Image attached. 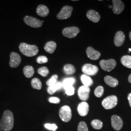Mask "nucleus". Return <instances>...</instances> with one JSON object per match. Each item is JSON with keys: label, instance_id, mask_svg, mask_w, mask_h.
Returning <instances> with one entry per match:
<instances>
[{"label": "nucleus", "instance_id": "obj_1", "mask_svg": "<svg viewBox=\"0 0 131 131\" xmlns=\"http://www.w3.org/2000/svg\"><path fill=\"white\" fill-rule=\"evenodd\" d=\"M14 116L10 110H5L0 121V131H11L14 127Z\"/></svg>", "mask_w": 131, "mask_h": 131}, {"label": "nucleus", "instance_id": "obj_2", "mask_svg": "<svg viewBox=\"0 0 131 131\" xmlns=\"http://www.w3.org/2000/svg\"><path fill=\"white\" fill-rule=\"evenodd\" d=\"M20 52L27 57H32L37 55L38 52V47L34 45H29L25 43H21L19 46Z\"/></svg>", "mask_w": 131, "mask_h": 131}, {"label": "nucleus", "instance_id": "obj_3", "mask_svg": "<svg viewBox=\"0 0 131 131\" xmlns=\"http://www.w3.org/2000/svg\"><path fill=\"white\" fill-rule=\"evenodd\" d=\"M59 117L63 122H70L72 117L71 110L70 107L67 105L62 106L59 111Z\"/></svg>", "mask_w": 131, "mask_h": 131}, {"label": "nucleus", "instance_id": "obj_4", "mask_svg": "<svg viewBox=\"0 0 131 131\" xmlns=\"http://www.w3.org/2000/svg\"><path fill=\"white\" fill-rule=\"evenodd\" d=\"M117 103V98L114 95L109 96L102 102V105L105 109H111L115 107Z\"/></svg>", "mask_w": 131, "mask_h": 131}, {"label": "nucleus", "instance_id": "obj_5", "mask_svg": "<svg viewBox=\"0 0 131 131\" xmlns=\"http://www.w3.org/2000/svg\"><path fill=\"white\" fill-rule=\"evenodd\" d=\"M100 65L103 70L109 72L115 68L117 65V63L116 60L113 59L102 60L100 62Z\"/></svg>", "mask_w": 131, "mask_h": 131}, {"label": "nucleus", "instance_id": "obj_6", "mask_svg": "<svg viewBox=\"0 0 131 131\" xmlns=\"http://www.w3.org/2000/svg\"><path fill=\"white\" fill-rule=\"evenodd\" d=\"M99 71V68L96 66L90 64H86L82 67V71L85 75L87 76H94Z\"/></svg>", "mask_w": 131, "mask_h": 131}, {"label": "nucleus", "instance_id": "obj_7", "mask_svg": "<svg viewBox=\"0 0 131 131\" xmlns=\"http://www.w3.org/2000/svg\"><path fill=\"white\" fill-rule=\"evenodd\" d=\"M24 21L28 26L33 28H39L42 26V21L31 16H26L24 18Z\"/></svg>", "mask_w": 131, "mask_h": 131}, {"label": "nucleus", "instance_id": "obj_8", "mask_svg": "<svg viewBox=\"0 0 131 131\" xmlns=\"http://www.w3.org/2000/svg\"><path fill=\"white\" fill-rule=\"evenodd\" d=\"M80 29L77 27L73 26L64 28L63 30L62 34L65 37L72 38L76 37L79 33Z\"/></svg>", "mask_w": 131, "mask_h": 131}, {"label": "nucleus", "instance_id": "obj_9", "mask_svg": "<svg viewBox=\"0 0 131 131\" xmlns=\"http://www.w3.org/2000/svg\"><path fill=\"white\" fill-rule=\"evenodd\" d=\"M72 11V7L68 5L65 6L62 8L60 12L58 14L57 18L59 19H68L71 16Z\"/></svg>", "mask_w": 131, "mask_h": 131}, {"label": "nucleus", "instance_id": "obj_10", "mask_svg": "<svg viewBox=\"0 0 131 131\" xmlns=\"http://www.w3.org/2000/svg\"><path fill=\"white\" fill-rule=\"evenodd\" d=\"M10 67L12 68H16L18 67L20 65L21 61L20 55L15 52H12L10 53Z\"/></svg>", "mask_w": 131, "mask_h": 131}, {"label": "nucleus", "instance_id": "obj_11", "mask_svg": "<svg viewBox=\"0 0 131 131\" xmlns=\"http://www.w3.org/2000/svg\"><path fill=\"white\" fill-rule=\"evenodd\" d=\"M90 92V89L89 87L84 85L80 87L78 91V94L79 98L82 101H86L89 97V93Z\"/></svg>", "mask_w": 131, "mask_h": 131}, {"label": "nucleus", "instance_id": "obj_12", "mask_svg": "<svg viewBox=\"0 0 131 131\" xmlns=\"http://www.w3.org/2000/svg\"><path fill=\"white\" fill-rule=\"evenodd\" d=\"M123 125V122L122 118L117 115H113L111 117V125L116 131L122 129Z\"/></svg>", "mask_w": 131, "mask_h": 131}, {"label": "nucleus", "instance_id": "obj_13", "mask_svg": "<svg viewBox=\"0 0 131 131\" xmlns=\"http://www.w3.org/2000/svg\"><path fill=\"white\" fill-rule=\"evenodd\" d=\"M113 11L114 13L119 15L122 13L124 9V5L121 0L112 1Z\"/></svg>", "mask_w": 131, "mask_h": 131}, {"label": "nucleus", "instance_id": "obj_14", "mask_svg": "<svg viewBox=\"0 0 131 131\" xmlns=\"http://www.w3.org/2000/svg\"><path fill=\"white\" fill-rule=\"evenodd\" d=\"M78 112L80 115L82 117L86 116L89 111V105L85 102L79 103L77 108Z\"/></svg>", "mask_w": 131, "mask_h": 131}, {"label": "nucleus", "instance_id": "obj_15", "mask_svg": "<svg viewBox=\"0 0 131 131\" xmlns=\"http://www.w3.org/2000/svg\"><path fill=\"white\" fill-rule=\"evenodd\" d=\"M125 39L124 34L122 31H119L116 33L114 38V43L117 47H120L123 44Z\"/></svg>", "mask_w": 131, "mask_h": 131}, {"label": "nucleus", "instance_id": "obj_16", "mask_svg": "<svg viewBox=\"0 0 131 131\" xmlns=\"http://www.w3.org/2000/svg\"><path fill=\"white\" fill-rule=\"evenodd\" d=\"M86 54L89 59L92 60H96L98 59L101 56V53L96 51L92 47H89L86 49Z\"/></svg>", "mask_w": 131, "mask_h": 131}, {"label": "nucleus", "instance_id": "obj_17", "mask_svg": "<svg viewBox=\"0 0 131 131\" xmlns=\"http://www.w3.org/2000/svg\"><path fill=\"white\" fill-rule=\"evenodd\" d=\"M86 17L90 20L93 23H98L101 19V16L97 12L93 10H90L87 13Z\"/></svg>", "mask_w": 131, "mask_h": 131}, {"label": "nucleus", "instance_id": "obj_18", "mask_svg": "<svg viewBox=\"0 0 131 131\" xmlns=\"http://www.w3.org/2000/svg\"><path fill=\"white\" fill-rule=\"evenodd\" d=\"M37 13L40 17H45L49 14V10L45 5H39L37 9Z\"/></svg>", "mask_w": 131, "mask_h": 131}, {"label": "nucleus", "instance_id": "obj_19", "mask_svg": "<svg viewBox=\"0 0 131 131\" xmlns=\"http://www.w3.org/2000/svg\"><path fill=\"white\" fill-rule=\"evenodd\" d=\"M104 80L106 84L112 88H115L118 84V80L110 76H106L104 77Z\"/></svg>", "mask_w": 131, "mask_h": 131}, {"label": "nucleus", "instance_id": "obj_20", "mask_svg": "<svg viewBox=\"0 0 131 131\" xmlns=\"http://www.w3.org/2000/svg\"><path fill=\"white\" fill-rule=\"evenodd\" d=\"M56 48V43L52 41L47 42L44 47L45 51L49 53H53L55 51Z\"/></svg>", "mask_w": 131, "mask_h": 131}, {"label": "nucleus", "instance_id": "obj_21", "mask_svg": "<svg viewBox=\"0 0 131 131\" xmlns=\"http://www.w3.org/2000/svg\"><path fill=\"white\" fill-rule=\"evenodd\" d=\"M62 87H63L62 83H61L60 82H57V83L54 85L48 87L47 89L48 93L50 95H52L56 91L61 89Z\"/></svg>", "mask_w": 131, "mask_h": 131}, {"label": "nucleus", "instance_id": "obj_22", "mask_svg": "<svg viewBox=\"0 0 131 131\" xmlns=\"http://www.w3.org/2000/svg\"><path fill=\"white\" fill-rule=\"evenodd\" d=\"M34 73H35V70L32 66H26L24 68V75L26 77L28 78L32 77L34 74Z\"/></svg>", "mask_w": 131, "mask_h": 131}, {"label": "nucleus", "instance_id": "obj_23", "mask_svg": "<svg viewBox=\"0 0 131 131\" xmlns=\"http://www.w3.org/2000/svg\"><path fill=\"white\" fill-rule=\"evenodd\" d=\"M81 80L84 85L89 87L91 86L93 84V81L92 79L87 75L83 74L82 75L81 77Z\"/></svg>", "mask_w": 131, "mask_h": 131}, {"label": "nucleus", "instance_id": "obj_24", "mask_svg": "<svg viewBox=\"0 0 131 131\" xmlns=\"http://www.w3.org/2000/svg\"><path fill=\"white\" fill-rule=\"evenodd\" d=\"M121 63L122 65L129 69H131V56H124L121 58Z\"/></svg>", "mask_w": 131, "mask_h": 131}, {"label": "nucleus", "instance_id": "obj_25", "mask_svg": "<svg viewBox=\"0 0 131 131\" xmlns=\"http://www.w3.org/2000/svg\"><path fill=\"white\" fill-rule=\"evenodd\" d=\"M64 72L67 75H72L76 71V69L74 66L71 64H66L64 67Z\"/></svg>", "mask_w": 131, "mask_h": 131}, {"label": "nucleus", "instance_id": "obj_26", "mask_svg": "<svg viewBox=\"0 0 131 131\" xmlns=\"http://www.w3.org/2000/svg\"><path fill=\"white\" fill-rule=\"evenodd\" d=\"M31 85L34 89L40 90L42 88V83L40 80L37 78H35L32 80Z\"/></svg>", "mask_w": 131, "mask_h": 131}, {"label": "nucleus", "instance_id": "obj_27", "mask_svg": "<svg viewBox=\"0 0 131 131\" xmlns=\"http://www.w3.org/2000/svg\"><path fill=\"white\" fill-rule=\"evenodd\" d=\"M75 79L73 78H66L64 80L62 84L63 87L65 89L67 87L72 86V85L74 84L75 83Z\"/></svg>", "mask_w": 131, "mask_h": 131}, {"label": "nucleus", "instance_id": "obj_28", "mask_svg": "<svg viewBox=\"0 0 131 131\" xmlns=\"http://www.w3.org/2000/svg\"><path fill=\"white\" fill-rule=\"evenodd\" d=\"M91 125L94 129L96 130L101 129L103 126V123L98 119H94L91 122Z\"/></svg>", "mask_w": 131, "mask_h": 131}, {"label": "nucleus", "instance_id": "obj_29", "mask_svg": "<svg viewBox=\"0 0 131 131\" xmlns=\"http://www.w3.org/2000/svg\"><path fill=\"white\" fill-rule=\"evenodd\" d=\"M58 76L56 74L52 75L50 79L48 80L46 82V84L49 86H51L57 83Z\"/></svg>", "mask_w": 131, "mask_h": 131}, {"label": "nucleus", "instance_id": "obj_30", "mask_svg": "<svg viewBox=\"0 0 131 131\" xmlns=\"http://www.w3.org/2000/svg\"><path fill=\"white\" fill-rule=\"evenodd\" d=\"M103 93H104V89L103 86H98L94 90V94L98 98H100L102 97L103 95Z\"/></svg>", "mask_w": 131, "mask_h": 131}, {"label": "nucleus", "instance_id": "obj_31", "mask_svg": "<svg viewBox=\"0 0 131 131\" xmlns=\"http://www.w3.org/2000/svg\"><path fill=\"white\" fill-rule=\"evenodd\" d=\"M38 74L41 75L43 77H46L49 73V70L47 67H43L38 69Z\"/></svg>", "mask_w": 131, "mask_h": 131}, {"label": "nucleus", "instance_id": "obj_32", "mask_svg": "<svg viewBox=\"0 0 131 131\" xmlns=\"http://www.w3.org/2000/svg\"><path fill=\"white\" fill-rule=\"evenodd\" d=\"M78 131H89L88 126L85 122H80L78 126Z\"/></svg>", "mask_w": 131, "mask_h": 131}, {"label": "nucleus", "instance_id": "obj_33", "mask_svg": "<svg viewBox=\"0 0 131 131\" xmlns=\"http://www.w3.org/2000/svg\"><path fill=\"white\" fill-rule=\"evenodd\" d=\"M66 94L68 96H72L74 94V88L73 86H70L67 87L65 89Z\"/></svg>", "mask_w": 131, "mask_h": 131}, {"label": "nucleus", "instance_id": "obj_34", "mask_svg": "<svg viewBox=\"0 0 131 131\" xmlns=\"http://www.w3.org/2000/svg\"><path fill=\"white\" fill-rule=\"evenodd\" d=\"M44 127L47 129L48 130H51L52 131H56L57 129V126L55 124H50V123H46L44 125Z\"/></svg>", "mask_w": 131, "mask_h": 131}, {"label": "nucleus", "instance_id": "obj_35", "mask_svg": "<svg viewBox=\"0 0 131 131\" xmlns=\"http://www.w3.org/2000/svg\"><path fill=\"white\" fill-rule=\"evenodd\" d=\"M48 61V59L45 56H38L37 59V62L38 64H44L47 63Z\"/></svg>", "mask_w": 131, "mask_h": 131}, {"label": "nucleus", "instance_id": "obj_36", "mask_svg": "<svg viewBox=\"0 0 131 131\" xmlns=\"http://www.w3.org/2000/svg\"><path fill=\"white\" fill-rule=\"evenodd\" d=\"M49 102L51 103L58 104L60 102V100L57 97H52L49 99Z\"/></svg>", "mask_w": 131, "mask_h": 131}, {"label": "nucleus", "instance_id": "obj_37", "mask_svg": "<svg viewBox=\"0 0 131 131\" xmlns=\"http://www.w3.org/2000/svg\"><path fill=\"white\" fill-rule=\"evenodd\" d=\"M128 101H129V103L130 104V106L131 107V93L128 95Z\"/></svg>", "mask_w": 131, "mask_h": 131}, {"label": "nucleus", "instance_id": "obj_38", "mask_svg": "<svg viewBox=\"0 0 131 131\" xmlns=\"http://www.w3.org/2000/svg\"><path fill=\"white\" fill-rule=\"evenodd\" d=\"M128 81H129V83H131V74L129 76V77H128Z\"/></svg>", "mask_w": 131, "mask_h": 131}, {"label": "nucleus", "instance_id": "obj_39", "mask_svg": "<svg viewBox=\"0 0 131 131\" xmlns=\"http://www.w3.org/2000/svg\"><path fill=\"white\" fill-rule=\"evenodd\" d=\"M129 38H130V39L131 40V31L129 33Z\"/></svg>", "mask_w": 131, "mask_h": 131}, {"label": "nucleus", "instance_id": "obj_40", "mask_svg": "<svg viewBox=\"0 0 131 131\" xmlns=\"http://www.w3.org/2000/svg\"><path fill=\"white\" fill-rule=\"evenodd\" d=\"M109 8H112L113 7L112 6H111V5H109Z\"/></svg>", "mask_w": 131, "mask_h": 131}, {"label": "nucleus", "instance_id": "obj_41", "mask_svg": "<svg viewBox=\"0 0 131 131\" xmlns=\"http://www.w3.org/2000/svg\"><path fill=\"white\" fill-rule=\"evenodd\" d=\"M131 51V49H129V52Z\"/></svg>", "mask_w": 131, "mask_h": 131}]
</instances>
